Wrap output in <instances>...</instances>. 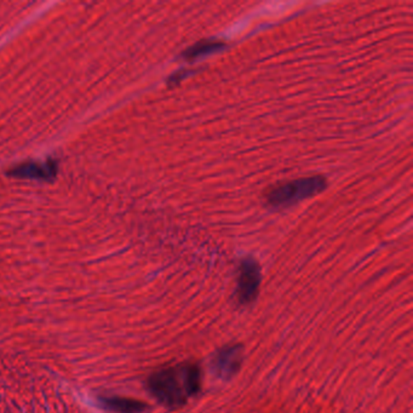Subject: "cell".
<instances>
[{
    "mask_svg": "<svg viewBox=\"0 0 413 413\" xmlns=\"http://www.w3.org/2000/svg\"><path fill=\"white\" fill-rule=\"evenodd\" d=\"M10 174L16 177H32V179H49L51 172L50 166L38 165V164H28V165L19 166L11 170Z\"/></svg>",
    "mask_w": 413,
    "mask_h": 413,
    "instance_id": "obj_7",
    "label": "cell"
},
{
    "mask_svg": "<svg viewBox=\"0 0 413 413\" xmlns=\"http://www.w3.org/2000/svg\"><path fill=\"white\" fill-rule=\"evenodd\" d=\"M243 360L241 345H227L220 349L212 359V368L222 380H230L240 371Z\"/></svg>",
    "mask_w": 413,
    "mask_h": 413,
    "instance_id": "obj_4",
    "label": "cell"
},
{
    "mask_svg": "<svg viewBox=\"0 0 413 413\" xmlns=\"http://www.w3.org/2000/svg\"><path fill=\"white\" fill-rule=\"evenodd\" d=\"M102 404L107 410L115 413H141L148 409V405L143 401L119 396L102 399Z\"/></svg>",
    "mask_w": 413,
    "mask_h": 413,
    "instance_id": "obj_6",
    "label": "cell"
},
{
    "mask_svg": "<svg viewBox=\"0 0 413 413\" xmlns=\"http://www.w3.org/2000/svg\"><path fill=\"white\" fill-rule=\"evenodd\" d=\"M225 47V43L213 39H204L202 42H197L194 45L188 47L187 50L182 52V59L186 62H194L202 57L207 55H212L215 52L223 50Z\"/></svg>",
    "mask_w": 413,
    "mask_h": 413,
    "instance_id": "obj_5",
    "label": "cell"
},
{
    "mask_svg": "<svg viewBox=\"0 0 413 413\" xmlns=\"http://www.w3.org/2000/svg\"><path fill=\"white\" fill-rule=\"evenodd\" d=\"M261 266L256 260L245 258L240 263L236 299L240 304L251 303L257 297L261 286Z\"/></svg>",
    "mask_w": 413,
    "mask_h": 413,
    "instance_id": "obj_3",
    "label": "cell"
},
{
    "mask_svg": "<svg viewBox=\"0 0 413 413\" xmlns=\"http://www.w3.org/2000/svg\"><path fill=\"white\" fill-rule=\"evenodd\" d=\"M189 74H192L190 70H186V72H179V73L174 74V75H172V77L170 78V84L179 83L182 79L186 78V77L189 75Z\"/></svg>",
    "mask_w": 413,
    "mask_h": 413,
    "instance_id": "obj_8",
    "label": "cell"
},
{
    "mask_svg": "<svg viewBox=\"0 0 413 413\" xmlns=\"http://www.w3.org/2000/svg\"><path fill=\"white\" fill-rule=\"evenodd\" d=\"M327 179L322 174L302 177L274 184L266 189L263 197L271 207H287L324 192Z\"/></svg>",
    "mask_w": 413,
    "mask_h": 413,
    "instance_id": "obj_2",
    "label": "cell"
},
{
    "mask_svg": "<svg viewBox=\"0 0 413 413\" xmlns=\"http://www.w3.org/2000/svg\"><path fill=\"white\" fill-rule=\"evenodd\" d=\"M149 393L167 409H179L200 391L202 370L193 363L159 368L148 377Z\"/></svg>",
    "mask_w": 413,
    "mask_h": 413,
    "instance_id": "obj_1",
    "label": "cell"
}]
</instances>
